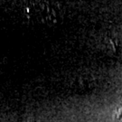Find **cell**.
<instances>
[{
    "mask_svg": "<svg viewBox=\"0 0 122 122\" xmlns=\"http://www.w3.org/2000/svg\"><path fill=\"white\" fill-rule=\"evenodd\" d=\"M115 118L118 122H122V108L118 109L115 114Z\"/></svg>",
    "mask_w": 122,
    "mask_h": 122,
    "instance_id": "obj_2",
    "label": "cell"
},
{
    "mask_svg": "<svg viewBox=\"0 0 122 122\" xmlns=\"http://www.w3.org/2000/svg\"><path fill=\"white\" fill-rule=\"evenodd\" d=\"M49 3H41L38 2L36 4L30 5L29 8V13L33 17H35V20L40 21L42 23H46L48 21H52V23L56 20L58 16L54 10V5L47 12H44L45 9L47 8V5Z\"/></svg>",
    "mask_w": 122,
    "mask_h": 122,
    "instance_id": "obj_1",
    "label": "cell"
}]
</instances>
